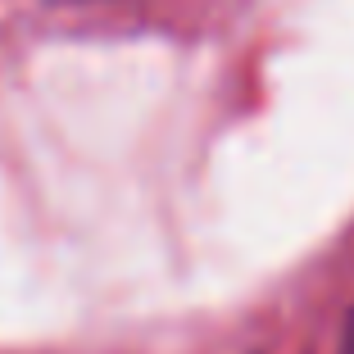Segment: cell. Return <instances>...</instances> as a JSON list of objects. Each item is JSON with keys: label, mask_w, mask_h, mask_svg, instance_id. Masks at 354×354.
<instances>
[{"label": "cell", "mask_w": 354, "mask_h": 354, "mask_svg": "<svg viewBox=\"0 0 354 354\" xmlns=\"http://www.w3.org/2000/svg\"><path fill=\"white\" fill-rule=\"evenodd\" d=\"M341 354H354V313H350V323H345V332H341Z\"/></svg>", "instance_id": "obj_1"}]
</instances>
